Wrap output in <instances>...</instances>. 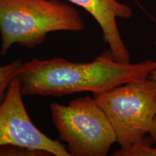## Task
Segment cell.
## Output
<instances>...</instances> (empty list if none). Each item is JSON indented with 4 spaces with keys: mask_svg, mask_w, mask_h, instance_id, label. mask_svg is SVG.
Returning a JSON list of instances; mask_svg holds the SVG:
<instances>
[{
    "mask_svg": "<svg viewBox=\"0 0 156 156\" xmlns=\"http://www.w3.org/2000/svg\"><path fill=\"white\" fill-rule=\"evenodd\" d=\"M156 60L137 63L115 60L110 51L92 62H72L62 58H34L23 63L17 73L23 96L62 97L81 92L100 93L150 77Z\"/></svg>",
    "mask_w": 156,
    "mask_h": 156,
    "instance_id": "obj_1",
    "label": "cell"
},
{
    "mask_svg": "<svg viewBox=\"0 0 156 156\" xmlns=\"http://www.w3.org/2000/svg\"><path fill=\"white\" fill-rule=\"evenodd\" d=\"M84 28L79 11L60 0H0L1 56L14 44L33 48L49 33Z\"/></svg>",
    "mask_w": 156,
    "mask_h": 156,
    "instance_id": "obj_2",
    "label": "cell"
},
{
    "mask_svg": "<svg viewBox=\"0 0 156 156\" xmlns=\"http://www.w3.org/2000/svg\"><path fill=\"white\" fill-rule=\"evenodd\" d=\"M93 94L114 129L120 147L149 134L156 118V83L151 78Z\"/></svg>",
    "mask_w": 156,
    "mask_h": 156,
    "instance_id": "obj_3",
    "label": "cell"
},
{
    "mask_svg": "<svg viewBox=\"0 0 156 156\" xmlns=\"http://www.w3.org/2000/svg\"><path fill=\"white\" fill-rule=\"evenodd\" d=\"M52 122L71 156H106L116 136L101 107L90 96L50 105Z\"/></svg>",
    "mask_w": 156,
    "mask_h": 156,
    "instance_id": "obj_4",
    "label": "cell"
},
{
    "mask_svg": "<svg viewBox=\"0 0 156 156\" xmlns=\"http://www.w3.org/2000/svg\"><path fill=\"white\" fill-rule=\"evenodd\" d=\"M20 86L15 77L0 104V145H14L42 150L55 156H71L63 144L41 132L25 109Z\"/></svg>",
    "mask_w": 156,
    "mask_h": 156,
    "instance_id": "obj_5",
    "label": "cell"
},
{
    "mask_svg": "<svg viewBox=\"0 0 156 156\" xmlns=\"http://www.w3.org/2000/svg\"><path fill=\"white\" fill-rule=\"evenodd\" d=\"M81 7L100 25L103 39L109 46L115 60L130 62V53L121 36L116 19H129L133 15L131 7L117 0H66Z\"/></svg>",
    "mask_w": 156,
    "mask_h": 156,
    "instance_id": "obj_6",
    "label": "cell"
},
{
    "mask_svg": "<svg viewBox=\"0 0 156 156\" xmlns=\"http://www.w3.org/2000/svg\"><path fill=\"white\" fill-rule=\"evenodd\" d=\"M151 136H144L127 147H120L112 154L114 156H156V147Z\"/></svg>",
    "mask_w": 156,
    "mask_h": 156,
    "instance_id": "obj_7",
    "label": "cell"
},
{
    "mask_svg": "<svg viewBox=\"0 0 156 156\" xmlns=\"http://www.w3.org/2000/svg\"><path fill=\"white\" fill-rule=\"evenodd\" d=\"M23 62L16 59L10 63L0 65V104L5 98L12 80L17 77Z\"/></svg>",
    "mask_w": 156,
    "mask_h": 156,
    "instance_id": "obj_8",
    "label": "cell"
},
{
    "mask_svg": "<svg viewBox=\"0 0 156 156\" xmlns=\"http://www.w3.org/2000/svg\"><path fill=\"white\" fill-rule=\"evenodd\" d=\"M51 153L42 150L31 149L14 145H0V156H51Z\"/></svg>",
    "mask_w": 156,
    "mask_h": 156,
    "instance_id": "obj_9",
    "label": "cell"
},
{
    "mask_svg": "<svg viewBox=\"0 0 156 156\" xmlns=\"http://www.w3.org/2000/svg\"><path fill=\"white\" fill-rule=\"evenodd\" d=\"M149 136L153 140L154 142H155V144L156 145V118L154 120L153 125H152L151 130L149 132Z\"/></svg>",
    "mask_w": 156,
    "mask_h": 156,
    "instance_id": "obj_10",
    "label": "cell"
},
{
    "mask_svg": "<svg viewBox=\"0 0 156 156\" xmlns=\"http://www.w3.org/2000/svg\"><path fill=\"white\" fill-rule=\"evenodd\" d=\"M154 44H155V46H156V39L155 40V41H154ZM149 77L151 78V79L155 81V83H156V68L153 70V72H152L151 74V75H150Z\"/></svg>",
    "mask_w": 156,
    "mask_h": 156,
    "instance_id": "obj_11",
    "label": "cell"
}]
</instances>
